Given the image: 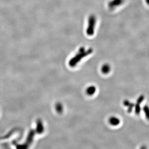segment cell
<instances>
[{"label":"cell","mask_w":149,"mask_h":149,"mask_svg":"<svg viewBox=\"0 0 149 149\" xmlns=\"http://www.w3.org/2000/svg\"><path fill=\"white\" fill-rule=\"evenodd\" d=\"M139 149H148V148H147V147L146 146V145H142L140 147Z\"/></svg>","instance_id":"cell-11"},{"label":"cell","mask_w":149,"mask_h":149,"mask_svg":"<svg viewBox=\"0 0 149 149\" xmlns=\"http://www.w3.org/2000/svg\"><path fill=\"white\" fill-rule=\"evenodd\" d=\"M96 91V88L95 86L91 85L89 86L86 89V93L88 96H92L95 93Z\"/></svg>","instance_id":"cell-6"},{"label":"cell","mask_w":149,"mask_h":149,"mask_svg":"<svg viewBox=\"0 0 149 149\" xmlns=\"http://www.w3.org/2000/svg\"><path fill=\"white\" fill-rule=\"evenodd\" d=\"M141 104L137 103L135 104V106H134V110H135V112L136 115H139L141 113Z\"/></svg>","instance_id":"cell-10"},{"label":"cell","mask_w":149,"mask_h":149,"mask_svg":"<svg viewBox=\"0 0 149 149\" xmlns=\"http://www.w3.org/2000/svg\"><path fill=\"white\" fill-rule=\"evenodd\" d=\"M109 123L110 125L113 127H117L119 125L121 122V120L118 117L116 116H111L108 119Z\"/></svg>","instance_id":"cell-4"},{"label":"cell","mask_w":149,"mask_h":149,"mask_svg":"<svg viewBox=\"0 0 149 149\" xmlns=\"http://www.w3.org/2000/svg\"><path fill=\"white\" fill-rule=\"evenodd\" d=\"M111 69V66L108 63H105L101 66V71L104 74H107L110 72Z\"/></svg>","instance_id":"cell-7"},{"label":"cell","mask_w":149,"mask_h":149,"mask_svg":"<svg viewBox=\"0 0 149 149\" xmlns=\"http://www.w3.org/2000/svg\"><path fill=\"white\" fill-rule=\"evenodd\" d=\"M55 110L58 114H62L64 110L63 105L61 102H58L55 105Z\"/></svg>","instance_id":"cell-8"},{"label":"cell","mask_w":149,"mask_h":149,"mask_svg":"<svg viewBox=\"0 0 149 149\" xmlns=\"http://www.w3.org/2000/svg\"><path fill=\"white\" fill-rule=\"evenodd\" d=\"M147 2L148 4H149V0H147Z\"/></svg>","instance_id":"cell-12"},{"label":"cell","mask_w":149,"mask_h":149,"mask_svg":"<svg viewBox=\"0 0 149 149\" xmlns=\"http://www.w3.org/2000/svg\"><path fill=\"white\" fill-rule=\"evenodd\" d=\"M123 104L125 107L127 108V112L129 113H131L132 111L135 106V104L130 102L128 100H124Z\"/></svg>","instance_id":"cell-5"},{"label":"cell","mask_w":149,"mask_h":149,"mask_svg":"<svg viewBox=\"0 0 149 149\" xmlns=\"http://www.w3.org/2000/svg\"><path fill=\"white\" fill-rule=\"evenodd\" d=\"M143 111L145 115V118L149 120V106L147 105H144L143 107Z\"/></svg>","instance_id":"cell-9"},{"label":"cell","mask_w":149,"mask_h":149,"mask_svg":"<svg viewBox=\"0 0 149 149\" xmlns=\"http://www.w3.org/2000/svg\"><path fill=\"white\" fill-rule=\"evenodd\" d=\"M36 130V132L38 134H41L44 132L45 130L44 124L41 119H38L37 120Z\"/></svg>","instance_id":"cell-3"},{"label":"cell","mask_w":149,"mask_h":149,"mask_svg":"<svg viewBox=\"0 0 149 149\" xmlns=\"http://www.w3.org/2000/svg\"><path fill=\"white\" fill-rule=\"evenodd\" d=\"M92 52H93L92 48H90L86 50L84 47L83 46L81 47L78 51L77 53L69 60V65L72 67H74L78 65V63H79V62L82 60L83 58H85L87 56H88Z\"/></svg>","instance_id":"cell-1"},{"label":"cell","mask_w":149,"mask_h":149,"mask_svg":"<svg viewBox=\"0 0 149 149\" xmlns=\"http://www.w3.org/2000/svg\"><path fill=\"white\" fill-rule=\"evenodd\" d=\"M96 22L97 20L94 15H90L89 17L87 28L86 30V33L88 36H92L94 34Z\"/></svg>","instance_id":"cell-2"}]
</instances>
